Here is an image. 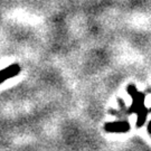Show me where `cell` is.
<instances>
[{
    "label": "cell",
    "mask_w": 151,
    "mask_h": 151,
    "mask_svg": "<svg viewBox=\"0 0 151 151\" xmlns=\"http://www.w3.org/2000/svg\"><path fill=\"white\" fill-rule=\"evenodd\" d=\"M128 92H129V94L132 96V100H133L132 106H131V111L138 113L141 109L145 108V94L139 93V92L137 91L134 85H129L128 86Z\"/></svg>",
    "instance_id": "6da1fadb"
},
{
    "label": "cell",
    "mask_w": 151,
    "mask_h": 151,
    "mask_svg": "<svg viewBox=\"0 0 151 151\" xmlns=\"http://www.w3.org/2000/svg\"><path fill=\"white\" fill-rule=\"evenodd\" d=\"M104 129L108 132H116V133H122L127 132L130 129V124L127 121H119V122H109L105 124Z\"/></svg>",
    "instance_id": "7a4b0ae2"
},
{
    "label": "cell",
    "mask_w": 151,
    "mask_h": 151,
    "mask_svg": "<svg viewBox=\"0 0 151 151\" xmlns=\"http://www.w3.org/2000/svg\"><path fill=\"white\" fill-rule=\"evenodd\" d=\"M19 72H20V66L17 64H12L4 68L2 70H0V84L12 76H16L17 74H19Z\"/></svg>",
    "instance_id": "3957f363"
},
{
    "label": "cell",
    "mask_w": 151,
    "mask_h": 151,
    "mask_svg": "<svg viewBox=\"0 0 151 151\" xmlns=\"http://www.w3.org/2000/svg\"><path fill=\"white\" fill-rule=\"evenodd\" d=\"M147 114H148V110L145 108H142L138 112V121H137V125L138 127H141V125H143L145 123V121H146V118H147Z\"/></svg>",
    "instance_id": "277c9868"
},
{
    "label": "cell",
    "mask_w": 151,
    "mask_h": 151,
    "mask_svg": "<svg viewBox=\"0 0 151 151\" xmlns=\"http://www.w3.org/2000/svg\"><path fill=\"white\" fill-rule=\"evenodd\" d=\"M148 129H149V132L151 133V121H150V124H149V128H148Z\"/></svg>",
    "instance_id": "5b68a950"
}]
</instances>
